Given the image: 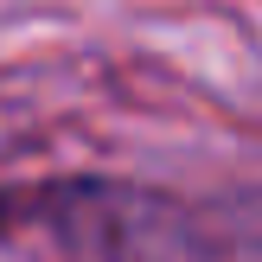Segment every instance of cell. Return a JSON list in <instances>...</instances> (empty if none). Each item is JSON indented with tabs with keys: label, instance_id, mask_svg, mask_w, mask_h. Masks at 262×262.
I'll return each mask as SVG.
<instances>
[{
	"label": "cell",
	"instance_id": "cell-1",
	"mask_svg": "<svg viewBox=\"0 0 262 262\" xmlns=\"http://www.w3.org/2000/svg\"><path fill=\"white\" fill-rule=\"evenodd\" d=\"M38 230L58 262H237L250 237H224L217 211L135 179H45L0 192V237Z\"/></svg>",
	"mask_w": 262,
	"mask_h": 262
}]
</instances>
